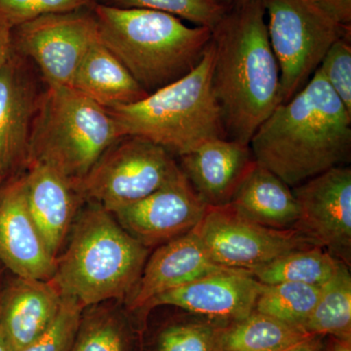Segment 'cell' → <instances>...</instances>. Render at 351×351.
<instances>
[{
  "instance_id": "obj_1",
  "label": "cell",
  "mask_w": 351,
  "mask_h": 351,
  "mask_svg": "<svg viewBox=\"0 0 351 351\" xmlns=\"http://www.w3.org/2000/svg\"><path fill=\"white\" fill-rule=\"evenodd\" d=\"M249 145L258 165L295 188L350 162L351 113L317 69L263 122Z\"/></svg>"
},
{
  "instance_id": "obj_2",
  "label": "cell",
  "mask_w": 351,
  "mask_h": 351,
  "mask_svg": "<svg viewBox=\"0 0 351 351\" xmlns=\"http://www.w3.org/2000/svg\"><path fill=\"white\" fill-rule=\"evenodd\" d=\"M212 85L228 138L249 144L281 104L280 68L262 0L233 5L212 29Z\"/></svg>"
},
{
  "instance_id": "obj_3",
  "label": "cell",
  "mask_w": 351,
  "mask_h": 351,
  "mask_svg": "<svg viewBox=\"0 0 351 351\" xmlns=\"http://www.w3.org/2000/svg\"><path fill=\"white\" fill-rule=\"evenodd\" d=\"M99 38L147 94L181 80L200 63L212 31L170 14L96 3Z\"/></svg>"
},
{
  "instance_id": "obj_4",
  "label": "cell",
  "mask_w": 351,
  "mask_h": 351,
  "mask_svg": "<svg viewBox=\"0 0 351 351\" xmlns=\"http://www.w3.org/2000/svg\"><path fill=\"white\" fill-rule=\"evenodd\" d=\"M73 226L51 279L62 297L76 300L84 308L128 298L144 269L147 248L97 204L87 208Z\"/></svg>"
},
{
  "instance_id": "obj_5",
  "label": "cell",
  "mask_w": 351,
  "mask_h": 351,
  "mask_svg": "<svg viewBox=\"0 0 351 351\" xmlns=\"http://www.w3.org/2000/svg\"><path fill=\"white\" fill-rule=\"evenodd\" d=\"M211 41L195 69L144 100L107 110L122 137H137L182 156L214 138H228L212 85Z\"/></svg>"
},
{
  "instance_id": "obj_6",
  "label": "cell",
  "mask_w": 351,
  "mask_h": 351,
  "mask_svg": "<svg viewBox=\"0 0 351 351\" xmlns=\"http://www.w3.org/2000/svg\"><path fill=\"white\" fill-rule=\"evenodd\" d=\"M122 138L106 108L71 87L47 85L39 95L27 164H46L77 186Z\"/></svg>"
},
{
  "instance_id": "obj_7",
  "label": "cell",
  "mask_w": 351,
  "mask_h": 351,
  "mask_svg": "<svg viewBox=\"0 0 351 351\" xmlns=\"http://www.w3.org/2000/svg\"><path fill=\"white\" fill-rule=\"evenodd\" d=\"M270 45L281 78V104L306 86L339 38H350L343 27L315 0H262Z\"/></svg>"
},
{
  "instance_id": "obj_8",
  "label": "cell",
  "mask_w": 351,
  "mask_h": 351,
  "mask_svg": "<svg viewBox=\"0 0 351 351\" xmlns=\"http://www.w3.org/2000/svg\"><path fill=\"white\" fill-rule=\"evenodd\" d=\"M181 173L163 147L145 138L124 137L101 156L77 191L83 200L114 214L156 193Z\"/></svg>"
},
{
  "instance_id": "obj_9",
  "label": "cell",
  "mask_w": 351,
  "mask_h": 351,
  "mask_svg": "<svg viewBox=\"0 0 351 351\" xmlns=\"http://www.w3.org/2000/svg\"><path fill=\"white\" fill-rule=\"evenodd\" d=\"M213 262L250 271L290 252L315 246L295 230L265 228L225 206L208 207L193 228Z\"/></svg>"
},
{
  "instance_id": "obj_10",
  "label": "cell",
  "mask_w": 351,
  "mask_h": 351,
  "mask_svg": "<svg viewBox=\"0 0 351 351\" xmlns=\"http://www.w3.org/2000/svg\"><path fill=\"white\" fill-rule=\"evenodd\" d=\"M98 36L93 13L48 14L14 27L13 50L36 63L47 85L71 87L78 66Z\"/></svg>"
},
{
  "instance_id": "obj_11",
  "label": "cell",
  "mask_w": 351,
  "mask_h": 351,
  "mask_svg": "<svg viewBox=\"0 0 351 351\" xmlns=\"http://www.w3.org/2000/svg\"><path fill=\"white\" fill-rule=\"evenodd\" d=\"M294 230L348 267L351 261V169L338 166L293 189Z\"/></svg>"
},
{
  "instance_id": "obj_12",
  "label": "cell",
  "mask_w": 351,
  "mask_h": 351,
  "mask_svg": "<svg viewBox=\"0 0 351 351\" xmlns=\"http://www.w3.org/2000/svg\"><path fill=\"white\" fill-rule=\"evenodd\" d=\"M208 207L182 171L156 193L113 215L131 237L149 249L191 232Z\"/></svg>"
},
{
  "instance_id": "obj_13",
  "label": "cell",
  "mask_w": 351,
  "mask_h": 351,
  "mask_svg": "<svg viewBox=\"0 0 351 351\" xmlns=\"http://www.w3.org/2000/svg\"><path fill=\"white\" fill-rule=\"evenodd\" d=\"M0 260L19 278L49 281L56 271L57 258L29 213L24 176L0 189Z\"/></svg>"
},
{
  "instance_id": "obj_14",
  "label": "cell",
  "mask_w": 351,
  "mask_h": 351,
  "mask_svg": "<svg viewBox=\"0 0 351 351\" xmlns=\"http://www.w3.org/2000/svg\"><path fill=\"white\" fill-rule=\"evenodd\" d=\"M263 286L247 270H221L156 295L143 313L171 306L208 319L230 323L253 313Z\"/></svg>"
},
{
  "instance_id": "obj_15",
  "label": "cell",
  "mask_w": 351,
  "mask_h": 351,
  "mask_svg": "<svg viewBox=\"0 0 351 351\" xmlns=\"http://www.w3.org/2000/svg\"><path fill=\"white\" fill-rule=\"evenodd\" d=\"M39 95L27 59L13 50L0 69V174L27 165Z\"/></svg>"
},
{
  "instance_id": "obj_16",
  "label": "cell",
  "mask_w": 351,
  "mask_h": 351,
  "mask_svg": "<svg viewBox=\"0 0 351 351\" xmlns=\"http://www.w3.org/2000/svg\"><path fill=\"white\" fill-rule=\"evenodd\" d=\"M228 267L210 258L193 230L160 245L147 258L135 288L128 297L130 311H144L156 295Z\"/></svg>"
},
{
  "instance_id": "obj_17",
  "label": "cell",
  "mask_w": 351,
  "mask_h": 351,
  "mask_svg": "<svg viewBox=\"0 0 351 351\" xmlns=\"http://www.w3.org/2000/svg\"><path fill=\"white\" fill-rule=\"evenodd\" d=\"M180 166L208 206L230 204L256 164L250 145L232 138H214L180 156Z\"/></svg>"
},
{
  "instance_id": "obj_18",
  "label": "cell",
  "mask_w": 351,
  "mask_h": 351,
  "mask_svg": "<svg viewBox=\"0 0 351 351\" xmlns=\"http://www.w3.org/2000/svg\"><path fill=\"white\" fill-rule=\"evenodd\" d=\"M25 167L29 213L51 254L57 258L83 200L82 195L75 182L54 168L39 162L27 163Z\"/></svg>"
},
{
  "instance_id": "obj_19",
  "label": "cell",
  "mask_w": 351,
  "mask_h": 351,
  "mask_svg": "<svg viewBox=\"0 0 351 351\" xmlns=\"http://www.w3.org/2000/svg\"><path fill=\"white\" fill-rule=\"evenodd\" d=\"M61 302L52 281L18 277L0 299V327L12 350L32 345L54 320Z\"/></svg>"
},
{
  "instance_id": "obj_20",
  "label": "cell",
  "mask_w": 351,
  "mask_h": 351,
  "mask_svg": "<svg viewBox=\"0 0 351 351\" xmlns=\"http://www.w3.org/2000/svg\"><path fill=\"white\" fill-rule=\"evenodd\" d=\"M71 88L106 110L138 103L149 95L99 36L78 66Z\"/></svg>"
},
{
  "instance_id": "obj_21",
  "label": "cell",
  "mask_w": 351,
  "mask_h": 351,
  "mask_svg": "<svg viewBox=\"0 0 351 351\" xmlns=\"http://www.w3.org/2000/svg\"><path fill=\"white\" fill-rule=\"evenodd\" d=\"M244 218L274 230H294L299 217L293 189L256 162L230 203Z\"/></svg>"
},
{
  "instance_id": "obj_22",
  "label": "cell",
  "mask_w": 351,
  "mask_h": 351,
  "mask_svg": "<svg viewBox=\"0 0 351 351\" xmlns=\"http://www.w3.org/2000/svg\"><path fill=\"white\" fill-rule=\"evenodd\" d=\"M309 336L300 328L254 311L221 328L216 351H281Z\"/></svg>"
},
{
  "instance_id": "obj_23",
  "label": "cell",
  "mask_w": 351,
  "mask_h": 351,
  "mask_svg": "<svg viewBox=\"0 0 351 351\" xmlns=\"http://www.w3.org/2000/svg\"><path fill=\"white\" fill-rule=\"evenodd\" d=\"M341 263L325 249L311 246L290 252L248 272L265 285L295 282L320 287L334 276Z\"/></svg>"
},
{
  "instance_id": "obj_24",
  "label": "cell",
  "mask_w": 351,
  "mask_h": 351,
  "mask_svg": "<svg viewBox=\"0 0 351 351\" xmlns=\"http://www.w3.org/2000/svg\"><path fill=\"white\" fill-rule=\"evenodd\" d=\"M317 304L302 330L311 336L335 337L351 341V276L348 265H339L321 286Z\"/></svg>"
},
{
  "instance_id": "obj_25",
  "label": "cell",
  "mask_w": 351,
  "mask_h": 351,
  "mask_svg": "<svg viewBox=\"0 0 351 351\" xmlns=\"http://www.w3.org/2000/svg\"><path fill=\"white\" fill-rule=\"evenodd\" d=\"M320 287L295 282L263 284L254 311L302 330L319 299Z\"/></svg>"
},
{
  "instance_id": "obj_26",
  "label": "cell",
  "mask_w": 351,
  "mask_h": 351,
  "mask_svg": "<svg viewBox=\"0 0 351 351\" xmlns=\"http://www.w3.org/2000/svg\"><path fill=\"white\" fill-rule=\"evenodd\" d=\"M130 328L119 314L93 309L83 314L69 351H132Z\"/></svg>"
},
{
  "instance_id": "obj_27",
  "label": "cell",
  "mask_w": 351,
  "mask_h": 351,
  "mask_svg": "<svg viewBox=\"0 0 351 351\" xmlns=\"http://www.w3.org/2000/svg\"><path fill=\"white\" fill-rule=\"evenodd\" d=\"M97 3L115 8L159 11L211 31L228 10L215 0H100Z\"/></svg>"
},
{
  "instance_id": "obj_28",
  "label": "cell",
  "mask_w": 351,
  "mask_h": 351,
  "mask_svg": "<svg viewBox=\"0 0 351 351\" xmlns=\"http://www.w3.org/2000/svg\"><path fill=\"white\" fill-rule=\"evenodd\" d=\"M225 324L202 316L171 323L157 334L154 351H216L219 330Z\"/></svg>"
},
{
  "instance_id": "obj_29",
  "label": "cell",
  "mask_w": 351,
  "mask_h": 351,
  "mask_svg": "<svg viewBox=\"0 0 351 351\" xmlns=\"http://www.w3.org/2000/svg\"><path fill=\"white\" fill-rule=\"evenodd\" d=\"M84 307L76 300L62 297L54 320L32 345L20 351H69L78 331Z\"/></svg>"
},
{
  "instance_id": "obj_30",
  "label": "cell",
  "mask_w": 351,
  "mask_h": 351,
  "mask_svg": "<svg viewBox=\"0 0 351 351\" xmlns=\"http://www.w3.org/2000/svg\"><path fill=\"white\" fill-rule=\"evenodd\" d=\"M97 0H0V23L11 29L48 14L73 12Z\"/></svg>"
},
{
  "instance_id": "obj_31",
  "label": "cell",
  "mask_w": 351,
  "mask_h": 351,
  "mask_svg": "<svg viewBox=\"0 0 351 351\" xmlns=\"http://www.w3.org/2000/svg\"><path fill=\"white\" fill-rule=\"evenodd\" d=\"M318 69L351 113L350 38H339L332 44Z\"/></svg>"
},
{
  "instance_id": "obj_32",
  "label": "cell",
  "mask_w": 351,
  "mask_h": 351,
  "mask_svg": "<svg viewBox=\"0 0 351 351\" xmlns=\"http://www.w3.org/2000/svg\"><path fill=\"white\" fill-rule=\"evenodd\" d=\"M315 2L339 24L351 27V0H315Z\"/></svg>"
},
{
  "instance_id": "obj_33",
  "label": "cell",
  "mask_w": 351,
  "mask_h": 351,
  "mask_svg": "<svg viewBox=\"0 0 351 351\" xmlns=\"http://www.w3.org/2000/svg\"><path fill=\"white\" fill-rule=\"evenodd\" d=\"M12 29L0 23V69L3 68L13 53Z\"/></svg>"
},
{
  "instance_id": "obj_34",
  "label": "cell",
  "mask_w": 351,
  "mask_h": 351,
  "mask_svg": "<svg viewBox=\"0 0 351 351\" xmlns=\"http://www.w3.org/2000/svg\"><path fill=\"white\" fill-rule=\"evenodd\" d=\"M281 351H325V337L309 336L300 343Z\"/></svg>"
},
{
  "instance_id": "obj_35",
  "label": "cell",
  "mask_w": 351,
  "mask_h": 351,
  "mask_svg": "<svg viewBox=\"0 0 351 351\" xmlns=\"http://www.w3.org/2000/svg\"><path fill=\"white\" fill-rule=\"evenodd\" d=\"M325 351H351V341L328 336L325 341Z\"/></svg>"
},
{
  "instance_id": "obj_36",
  "label": "cell",
  "mask_w": 351,
  "mask_h": 351,
  "mask_svg": "<svg viewBox=\"0 0 351 351\" xmlns=\"http://www.w3.org/2000/svg\"><path fill=\"white\" fill-rule=\"evenodd\" d=\"M0 351H13L1 327H0Z\"/></svg>"
},
{
  "instance_id": "obj_37",
  "label": "cell",
  "mask_w": 351,
  "mask_h": 351,
  "mask_svg": "<svg viewBox=\"0 0 351 351\" xmlns=\"http://www.w3.org/2000/svg\"><path fill=\"white\" fill-rule=\"evenodd\" d=\"M215 1L218 2V3L221 4V5L226 7L228 9H230L233 5V3H234V0H215Z\"/></svg>"
},
{
  "instance_id": "obj_38",
  "label": "cell",
  "mask_w": 351,
  "mask_h": 351,
  "mask_svg": "<svg viewBox=\"0 0 351 351\" xmlns=\"http://www.w3.org/2000/svg\"><path fill=\"white\" fill-rule=\"evenodd\" d=\"M247 1H249V0H234V3H233V5H237V4L245 3V2Z\"/></svg>"
},
{
  "instance_id": "obj_39",
  "label": "cell",
  "mask_w": 351,
  "mask_h": 351,
  "mask_svg": "<svg viewBox=\"0 0 351 351\" xmlns=\"http://www.w3.org/2000/svg\"><path fill=\"white\" fill-rule=\"evenodd\" d=\"M6 178L3 175L0 174V189H1L2 184L5 182Z\"/></svg>"
}]
</instances>
